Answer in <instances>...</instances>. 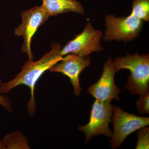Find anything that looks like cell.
<instances>
[{
  "label": "cell",
  "mask_w": 149,
  "mask_h": 149,
  "mask_svg": "<svg viewBox=\"0 0 149 149\" xmlns=\"http://www.w3.org/2000/svg\"><path fill=\"white\" fill-rule=\"evenodd\" d=\"M91 59L82 57L72 54L63 56L60 61L56 63L49 70L51 72L62 73L70 80L73 87L75 96H79L82 91L80 83V75L82 71L90 66Z\"/></svg>",
  "instance_id": "9c48e42d"
},
{
  "label": "cell",
  "mask_w": 149,
  "mask_h": 149,
  "mask_svg": "<svg viewBox=\"0 0 149 149\" xmlns=\"http://www.w3.org/2000/svg\"><path fill=\"white\" fill-rule=\"evenodd\" d=\"M143 22L130 14L126 17H118L113 15H107L104 41L116 40L126 43L135 40L141 33Z\"/></svg>",
  "instance_id": "3957f363"
},
{
  "label": "cell",
  "mask_w": 149,
  "mask_h": 149,
  "mask_svg": "<svg viewBox=\"0 0 149 149\" xmlns=\"http://www.w3.org/2000/svg\"><path fill=\"white\" fill-rule=\"evenodd\" d=\"M113 133L111 141L113 149L117 148L131 133L149 125V117L130 114L119 107H113Z\"/></svg>",
  "instance_id": "5b68a950"
},
{
  "label": "cell",
  "mask_w": 149,
  "mask_h": 149,
  "mask_svg": "<svg viewBox=\"0 0 149 149\" xmlns=\"http://www.w3.org/2000/svg\"><path fill=\"white\" fill-rule=\"evenodd\" d=\"M113 62L116 72L122 69L130 70L125 88L130 93L142 95L149 93L148 54H128L126 56L116 58Z\"/></svg>",
  "instance_id": "7a4b0ae2"
},
{
  "label": "cell",
  "mask_w": 149,
  "mask_h": 149,
  "mask_svg": "<svg viewBox=\"0 0 149 149\" xmlns=\"http://www.w3.org/2000/svg\"><path fill=\"white\" fill-rule=\"evenodd\" d=\"M139 130L137 135L138 143L136 149H149V128L146 126Z\"/></svg>",
  "instance_id": "4fadbf2b"
},
{
  "label": "cell",
  "mask_w": 149,
  "mask_h": 149,
  "mask_svg": "<svg viewBox=\"0 0 149 149\" xmlns=\"http://www.w3.org/2000/svg\"><path fill=\"white\" fill-rule=\"evenodd\" d=\"M102 37V31L95 29L91 22H88L83 32L76 35L62 48L61 55L63 56L72 54L82 57H88L92 53L103 50L101 45Z\"/></svg>",
  "instance_id": "8992f818"
},
{
  "label": "cell",
  "mask_w": 149,
  "mask_h": 149,
  "mask_svg": "<svg viewBox=\"0 0 149 149\" xmlns=\"http://www.w3.org/2000/svg\"><path fill=\"white\" fill-rule=\"evenodd\" d=\"M61 46L54 42L51 45V50L46 53L42 58L37 61L28 60L24 62L21 71L12 80L0 84V93L5 95L14 88L24 85L30 89V100L27 102V109L29 114L35 115L36 109L35 92L37 81L46 71L49 70L56 63L60 61L63 57L61 54Z\"/></svg>",
  "instance_id": "6da1fadb"
},
{
  "label": "cell",
  "mask_w": 149,
  "mask_h": 149,
  "mask_svg": "<svg viewBox=\"0 0 149 149\" xmlns=\"http://www.w3.org/2000/svg\"><path fill=\"white\" fill-rule=\"evenodd\" d=\"M42 6L49 17L60 14L74 12L85 13L82 3L76 0H42Z\"/></svg>",
  "instance_id": "30bf717a"
},
{
  "label": "cell",
  "mask_w": 149,
  "mask_h": 149,
  "mask_svg": "<svg viewBox=\"0 0 149 149\" xmlns=\"http://www.w3.org/2000/svg\"><path fill=\"white\" fill-rule=\"evenodd\" d=\"M0 149H5L3 145L2 141L1 140V138H0Z\"/></svg>",
  "instance_id": "2e32d148"
},
{
  "label": "cell",
  "mask_w": 149,
  "mask_h": 149,
  "mask_svg": "<svg viewBox=\"0 0 149 149\" xmlns=\"http://www.w3.org/2000/svg\"><path fill=\"white\" fill-rule=\"evenodd\" d=\"M113 107L111 102L95 100L93 103L89 123L78 128L79 131L85 133L86 143L93 136L98 135H103L111 138L113 133L109 125L112 121Z\"/></svg>",
  "instance_id": "277c9868"
},
{
  "label": "cell",
  "mask_w": 149,
  "mask_h": 149,
  "mask_svg": "<svg viewBox=\"0 0 149 149\" xmlns=\"http://www.w3.org/2000/svg\"><path fill=\"white\" fill-rule=\"evenodd\" d=\"M1 83L0 79V84ZM0 106L7 110L8 111L12 112V107L10 100L7 96L5 95H2L0 93Z\"/></svg>",
  "instance_id": "9a60e30c"
},
{
  "label": "cell",
  "mask_w": 149,
  "mask_h": 149,
  "mask_svg": "<svg viewBox=\"0 0 149 149\" xmlns=\"http://www.w3.org/2000/svg\"><path fill=\"white\" fill-rule=\"evenodd\" d=\"M22 22L15 29V35L23 37L24 42L21 51L27 54L28 60H32L31 44L33 36L42 25L48 20L49 16L42 6H35L21 13Z\"/></svg>",
  "instance_id": "52a82bcc"
},
{
  "label": "cell",
  "mask_w": 149,
  "mask_h": 149,
  "mask_svg": "<svg viewBox=\"0 0 149 149\" xmlns=\"http://www.w3.org/2000/svg\"><path fill=\"white\" fill-rule=\"evenodd\" d=\"M130 14L143 22L149 20V0H133Z\"/></svg>",
  "instance_id": "7c38bea8"
},
{
  "label": "cell",
  "mask_w": 149,
  "mask_h": 149,
  "mask_svg": "<svg viewBox=\"0 0 149 149\" xmlns=\"http://www.w3.org/2000/svg\"><path fill=\"white\" fill-rule=\"evenodd\" d=\"M149 94L140 95V98L137 102V109L141 114L149 113Z\"/></svg>",
  "instance_id": "5bb4252c"
},
{
  "label": "cell",
  "mask_w": 149,
  "mask_h": 149,
  "mask_svg": "<svg viewBox=\"0 0 149 149\" xmlns=\"http://www.w3.org/2000/svg\"><path fill=\"white\" fill-rule=\"evenodd\" d=\"M2 141L5 149H30L27 139L19 131L6 134Z\"/></svg>",
  "instance_id": "8fae6325"
},
{
  "label": "cell",
  "mask_w": 149,
  "mask_h": 149,
  "mask_svg": "<svg viewBox=\"0 0 149 149\" xmlns=\"http://www.w3.org/2000/svg\"><path fill=\"white\" fill-rule=\"evenodd\" d=\"M116 72L113 62L110 57L104 63L103 70L97 83L91 85L88 93L100 101L111 102L114 99L119 100L120 90L115 84L114 77Z\"/></svg>",
  "instance_id": "ba28073f"
}]
</instances>
